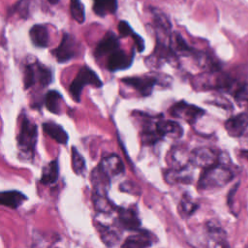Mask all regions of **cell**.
I'll return each instance as SVG.
<instances>
[{
  "instance_id": "11",
  "label": "cell",
  "mask_w": 248,
  "mask_h": 248,
  "mask_svg": "<svg viewBox=\"0 0 248 248\" xmlns=\"http://www.w3.org/2000/svg\"><path fill=\"white\" fill-rule=\"evenodd\" d=\"M118 221L122 228L128 231H138L140 227V220L138 213L132 207H117Z\"/></svg>"
},
{
  "instance_id": "17",
  "label": "cell",
  "mask_w": 248,
  "mask_h": 248,
  "mask_svg": "<svg viewBox=\"0 0 248 248\" xmlns=\"http://www.w3.org/2000/svg\"><path fill=\"white\" fill-rule=\"evenodd\" d=\"M30 39L35 46L46 47L49 44V35L47 28L43 24H35L29 31Z\"/></svg>"
},
{
  "instance_id": "25",
  "label": "cell",
  "mask_w": 248,
  "mask_h": 248,
  "mask_svg": "<svg viewBox=\"0 0 248 248\" xmlns=\"http://www.w3.org/2000/svg\"><path fill=\"white\" fill-rule=\"evenodd\" d=\"M62 100L63 98L58 91L49 90L45 97V105L48 111L55 114H60Z\"/></svg>"
},
{
  "instance_id": "9",
  "label": "cell",
  "mask_w": 248,
  "mask_h": 248,
  "mask_svg": "<svg viewBox=\"0 0 248 248\" xmlns=\"http://www.w3.org/2000/svg\"><path fill=\"white\" fill-rule=\"evenodd\" d=\"M134 53L127 54L124 50L117 48L113 52H111L108 59L107 68L110 72H116L120 70L128 69L133 63Z\"/></svg>"
},
{
  "instance_id": "7",
  "label": "cell",
  "mask_w": 248,
  "mask_h": 248,
  "mask_svg": "<svg viewBox=\"0 0 248 248\" xmlns=\"http://www.w3.org/2000/svg\"><path fill=\"white\" fill-rule=\"evenodd\" d=\"M53 56L59 63H66L77 55V42L75 38L65 33L61 39L59 46L52 50Z\"/></svg>"
},
{
  "instance_id": "13",
  "label": "cell",
  "mask_w": 248,
  "mask_h": 248,
  "mask_svg": "<svg viewBox=\"0 0 248 248\" xmlns=\"http://www.w3.org/2000/svg\"><path fill=\"white\" fill-rule=\"evenodd\" d=\"M155 127L162 139L166 137L179 139L183 135V128L181 125L172 120H159L156 122Z\"/></svg>"
},
{
  "instance_id": "24",
  "label": "cell",
  "mask_w": 248,
  "mask_h": 248,
  "mask_svg": "<svg viewBox=\"0 0 248 248\" xmlns=\"http://www.w3.org/2000/svg\"><path fill=\"white\" fill-rule=\"evenodd\" d=\"M93 10L100 16L114 14L117 10V0H93Z\"/></svg>"
},
{
  "instance_id": "14",
  "label": "cell",
  "mask_w": 248,
  "mask_h": 248,
  "mask_svg": "<svg viewBox=\"0 0 248 248\" xmlns=\"http://www.w3.org/2000/svg\"><path fill=\"white\" fill-rule=\"evenodd\" d=\"M117 48H119L118 39L114 35L113 32L109 31L98 43V45L94 50V55H95V57H101V56H104L108 53L110 54Z\"/></svg>"
},
{
  "instance_id": "4",
  "label": "cell",
  "mask_w": 248,
  "mask_h": 248,
  "mask_svg": "<svg viewBox=\"0 0 248 248\" xmlns=\"http://www.w3.org/2000/svg\"><path fill=\"white\" fill-rule=\"evenodd\" d=\"M232 78L218 70H209V72L198 75L194 78L193 86L199 90L225 89L232 85Z\"/></svg>"
},
{
  "instance_id": "36",
  "label": "cell",
  "mask_w": 248,
  "mask_h": 248,
  "mask_svg": "<svg viewBox=\"0 0 248 248\" xmlns=\"http://www.w3.org/2000/svg\"><path fill=\"white\" fill-rule=\"evenodd\" d=\"M234 98L238 102H248V84L240 86L234 94Z\"/></svg>"
},
{
  "instance_id": "28",
  "label": "cell",
  "mask_w": 248,
  "mask_h": 248,
  "mask_svg": "<svg viewBox=\"0 0 248 248\" xmlns=\"http://www.w3.org/2000/svg\"><path fill=\"white\" fill-rule=\"evenodd\" d=\"M36 67H37V75H38V82L42 86H46L52 81V73L51 71L46 68L45 65L40 63L39 61H36Z\"/></svg>"
},
{
  "instance_id": "31",
  "label": "cell",
  "mask_w": 248,
  "mask_h": 248,
  "mask_svg": "<svg viewBox=\"0 0 248 248\" xmlns=\"http://www.w3.org/2000/svg\"><path fill=\"white\" fill-rule=\"evenodd\" d=\"M140 139L141 141L144 144H154L156 143L158 140H160L162 139V137L159 135V133L156 130V127L154 128H150L149 126L145 127L140 135Z\"/></svg>"
},
{
  "instance_id": "3",
  "label": "cell",
  "mask_w": 248,
  "mask_h": 248,
  "mask_svg": "<svg viewBox=\"0 0 248 248\" xmlns=\"http://www.w3.org/2000/svg\"><path fill=\"white\" fill-rule=\"evenodd\" d=\"M85 85H92L96 88H100L103 85V82L97 74L88 66L81 67L75 79L70 84L69 91L75 102L80 101V95Z\"/></svg>"
},
{
  "instance_id": "15",
  "label": "cell",
  "mask_w": 248,
  "mask_h": 248,
  "mask_svg": "<svg viewBox=\"0 0 248 248\" xmlns=\"http://www.w3.org/2000/svg\"><path fill=\"white\" fill-rule=\"evenodd\" d=\"M43 130L48 137H50L52 140H54L58 143L66 144L68 142L69 136L67 132L63 129V127L60 126L59 124L51 121L44 122Z\"/></svg>"
},
{
  "instance_id": "12",
  "label": "cell",
  "mask_w": 248,
  "mask_h": 248,
  "mask_svg": "<svg viewBox=\"0 0 248 248\" xmlns=\"http://www.w3.org/2000/svg\"><path fill=\"white\" fill-rule=\"evenodd\" d=\"M248 128V113H239L225 122V129L232 137H240Z\"/></svg>"
},
{
  "instance_id": "22",
  "label": "cell",
  "mask_w": 248,
  "mask_h": 248,
  "mask_svg": "<svg viewBox=\"0 0 248 248\" xmlns=\"http://www.w3.org/2000/svg\"><path fill=\"white\" fill-rule=\"evenodd\" d=\"M92 200L94 207L103 213H110L111 211L115 210L117 207L108 199L107 194L103 193H92Z\"/></svg>"
},
{
  "instance_id": "38",
  "label": "cell",
  "mask_w": 248,
  "mask_h": 248,
  "mask_svg": "<svg viewBox=\"0 0 248 248\" xmlns=\"http://www.w3.org/2000/svg\"><path fill=\"white\" fill-rule=\"evenodd\" d=\"M132 37L134 39V42H135V45L137 46L138 51H140V52L143 51V49H144V41H143V39L140 35L136 34L135 32L133 33Z\"/></svg>"
},
{
  "instance_id": "16",
  "label": "cell",
  "mask_w": 248,
  "mask_h": 248,
  "mask_svg": "<svg viewBox=\"0 0 248 248\" xmlns=\"http://www.w3.org/2000/svg\"><path fill=\"white\" fill-rule=\"evenodd\" d=\"M26 200H27V197L23 193L16 190L4 191L0 195L1 204L11 207L13 209L18 208Z\"/></svg>"
},
{
  "instance_id": "2",
  "label": "cell",
  "mask_w": 248,
  "mask_h": 248,
  "mask_svg": "<svg viewBox=\"0 0 248 248\" xmlns=\"http://www.w3.org/2000/svg\"><path fill=\"white\" fill-rule=\"evenodd\" d=\"M233 177L232 170L221 164L204 169L198 181V187L201 190H211L220 188L228 184Z\"/></svg>"
},
{
  "instance_id": "26",
  "label": "cell",
  "mask_w": 248,
  "mask_h": 248,
  "mask_svg": "<svg viewBox=\"0 0 248 248\" xmlns=\"http://www.w3.org/2000/svg\"><path fill=\"white\" fill-rule=\"evenodd\" d=\"M152 242L145 232H140L128 236L122 247H148L151 246Z\"/></svg>"
},
{
  "instance_id": "20",
  "label": "cell",
  "mask_w": 248,
  "mask_h": 248,
  "mask_svg": "<svg viewBox=\"0 0 248 248\" xmlns=\"http://www.w3.org/2000/svg\"><path fill=\"white\" fill-rule=\"evenodd\" d=\"M59 174V167L57 160L49 162L43 168L40 182L44 185H52L57 181Z\"/></svg>"
},
{
  "instance_id": "27",
  "label": "cell",
  "mask_w": 248,
  "mask_h": 248,
  "mask_svg": "<svg viewBox=\"0 0 248 248\" xmlns=\"http://www.w3.org/2000/svg\"><path fill=\"white\" fill-rule=\"evenodd\" d=\"M36 82H38V77H37V68H36V60H35L34 62H28L25 65L24 77H23L24 88L27 89L33 86Z\"/></svg>"
},
{
  "instance_id": "33",
  "label": "cell",
  "mask_w": 248,
  "mask_h": 248,
  "mask_svg": "<svg viewBox=\"0 0 248 248\" xmlns=\"http://www.w3.org/2000/svg\"><path fill=\"white\" fill-rule=\"evenodd\" d=\"M180 207H181V210L182 212L186 215V216H189L191 215L198 207V205L191 200L190 197L188 196H184L181 200V202H180Z\"/></svg>"
},
{
  "instance_id": "39",
  "label": "cell",
  "mask_w": 248,
  "mask_h": 248,
  "mask_svg": "<svg viewBox=\"0 0 248 248\" xmlns=\"http://www.w3.org/2000/svg\"><path fill=\"white\" fill-rule=\"evenodd\" d=\"M51 5H55V4H57L58 3V1L59 0H47Z\"/></svg>"
},
{
  "instance_id": "21",
  "label": "cell",
  "mask_w": 248,
  "mask_h": 248,
  "mask_svg": "<svg viewBox=\"0 0 248 248\" xmlns=\"http://www.w3.org/2000/svg\"><path fill=\"white\" fill-rule=\"evenodd\" d=\"M97 229L100 232V236H101L103 242L107 246L111 247V246H115L116 244H118L121 235L115 229H112L109 226H105L103 224H98Z\"/></svg>"
},
{
  "instance_id": "5",
  "label": "cell",
  "mask_w": 248,
  "mask_h": 248,
  "mask_svg": "<svg viewBox=\"0 0 248 248\" xmlns=\"http://www.w3.org/2000/svg\"><path fill=\"white\" fill-rule=\"evenodd\" d=\"M169 111L171 116L180 118L189 124H194L204 113L202 108L195 105L188 104L185 101H180L173 104L170 108Z\"/></svg>"
},
{
  "instance_id": "40",
  "label": "cell",
  "mask_w": 248,
  "mask_h": 248,
  "mask_svg": "<svg viewBox=\"0 0 248 248\" xmlns=\"http://www.w3.org/2000/svg\"><path fill=\"white\" fill-rule=\"evenodd\" d=\"M242 154H245L244 156H245V157H248V151H243Z\"/></svg>"
},
{
  "instance_id": "37",
  "label": "cell",
  "mask_w": 248,
  "mask_h": 248,
  "mask_svg": "<svg viewBox=\"0 0 248 248\" xmlns=\"http://www.w3.org/2000/svg\"><path fill=\"white\" fill-rule=\"evenodd\" d=\"M118 32L122 37H128V36H132L134 31L131 28V26L129 25V23L127 21L121 20L118 23Z\"/></svg>"
},
{
  "instance_id": "30",
  "label": "cell",
  "mask_w": 248,
  "mask_h": 248,
  "mask_svg": "<svg viewBox=\"0 0 248 248\" xmlns=\"http://www.w3.org/2000/svg\"><path fill=\"white\" fill-rule=\"evenodd\" d=\"M72 167L76 174H82L86 169L85 161L75 146L72 147Z\"/></svg>"
},
{
  "instance_id": "23",
  "label": "cell",
  "mask_w": 248,
  "mask_h": 248,
  "mask_svg": "<svg viewBox=\"0 0 248 248\" xmlns=\"http://www.w3.org/2000/svg\"><path fill=\"white\" fill-rule=\"evenodd\" d=\"M170 165L171 166V169L179 170L187 167L188 162H190V155H187L185 150L182 148H173L170 152Z\"/></svg>"
},
{
  "instance_id": "29",
  "label": "cell",
  "mask_w": 248,
  "mask_h": 248,
  "mask_svg": "<svg viewBox=\"0 0 248 248\" xmlns=\"http://www.w3.org/2000/svg\"><path fill=\"white\" fill-rule=\"evenodd\" d=\"M70 12L73 16V18L78 22L82 23L85 19V13H84V7L80 0H71L70 4Z\"/></svg>"
},
{
  "instance_id": "18",
  "label": "cell",
  "mask_w": 248,
  "mask_h": 248,
  "mask_svg": "<svg viewBox=\"0 0 248 248\" xmlns=\"http://www.w3.org/2000/svg\"><path fill=\"white\" fill-rule=\"evenodd\" d=\"M170 46L171 49L174 51L176 55H194L196 53L195 49H193L188 44L185 42L183 37L177 33L173 32L170 37Z\"/></svg>"
},
{
  "instance_id": "34",
  "label": "cell",
  "mask_w": 248,
  "mask_h": 248,
  "mask_svg": "<svg viewBox=\"0 0 248 248\" xmlns=\"http://www.w3.org/2000/svg\"><path fill=\"white\" fill-rule=\"evenodd\" d=\"M29 2L30 0H19L15 6L12 12L17 13L21 17L26 18L29 11Z\"/></svg>"
},
{
  "instance_id": "19",
  "label": "cell",
  "mask_w": 248,
  "mask_h": 248,
  "mask_svg": "<svg viewBox=\"0 0 248 248\" xmlns=\"http://www.w3.org/2000/svg\"><path fill=\"white\" fill-rule=\"evenodd\" d=\"M192 173L187 167L179 170L170 169L165 173V180L169 184L176 183H190L192 181Z\"/></svg>"
},
{
  "instance_id": "1",
  "label": "cell",
  "mask_w": 248,
  "mask_h": 248,
  "mask_svg": "<svg viewBox=\"0 0 248 248\" xmlns=\"http://www.w3.org/2000/svg\"><path fill=\"white\" fill-rule=\"evenodd\" d=\"M37 126L27 117H23L19 133L16 137L19 157L24 161H32L37 143Z\"/></svg>"
},
{
  "instance_id": "8",
  "label": "cell",
  "mask_w": 248,
  "mask_h": 248,
  "mask_svg": "<svg viewBox=\"0 0 248 248\" xmlns=\"http://www.w3.org/2000/svg\"><path fill=\"white\" fill-rule=\"evenodd\" d=\"M218 162V155L212 148L199 147L192 151L190 154V163L195 167L207 169L212 167Z\"/></svg>"
},
{
  "instance_id": "6",
  "label": "cell",
  "mask_w": 248,
  "mask_h": 248,
  "mask_svg": "<svg viewBox=\"0 0 248 248\" xmlns=\"http://www.w3.org/2000/svg\"><path fill=\"white\" fill-rule=\"evenodd\" d=\"M159 75L154 74L153 76H143V77H128L122 79V82L126 83L127 85L133 87L138 93L141 96H149L154 86L159 83L160 78Z\"/></svg>"
},
{
  "instance_id": "35",
  "label": "cell",
  "mask_w": 248,
  "mask_h": 248,
  "mask_svg": "<svg viewBox=\"0 0 248 248\" xmlns=\"http://www.w3.org/2000/svg\"><path fill=\"white\" fill-rule=\"evenodd\" d=\"M120 190L126 193H130V194H134V195H140V189L139 188V186L131 181H125L123 183H121L120 185Z\"/></svg>"
},
{
  "instance_id": "10",
  "label": "cell",
  "mask_w": 248,
  "mask_h": 248,
  "mask_svg": "<svg viewBox=\"0 0 248 248\" xmlns=\"http://www.w3.org/2000/svg\"><path fill=\"white\" fill-rule=\"evenodd\" d=\"M98 167L110 179L119 176L125 170L122 160L114 154L103 158Z\"/></svg>"
},
{
  "instance_id": "32",
  "label": "cell",
  "mask_w": 248,
  "mask_h": 248,
  "mask_svg": "<svg viewBox=\"0 0 248 248\" xmlns=\"http://www.w3.org/2000/svg\"><path fill=\"white\" fill-rule=\"evenodd\" d=\"M207 232L210 236V238L216 242L217 245H223V241H225V232L224 231L216 226V225H212V224H208L207 225Z\"/></svg>"
}]
</instances>
